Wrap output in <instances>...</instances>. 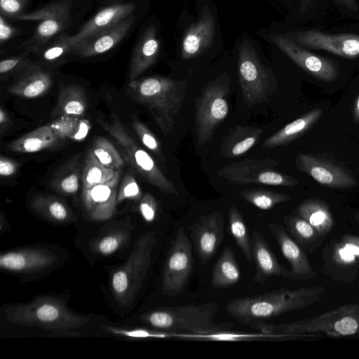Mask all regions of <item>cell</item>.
<instances>
[{
	"label": "cell",
	"mask_w": 359,
	"mask_h": 359,
	"mask_svg": "<svg viewBox=\"0 0 359 359\" xmlns=\"http://www.w3.org/2000/svg\"><path fill=\"white\" fill-rule=\"evenodd\" d=\"M325 292L322 286L278 290L236 298L226 306L229 315L242 324L266 320L318 302Z\"/></svg>",
	"instance_id": "6da1fadb"
},
{
	"label": "cell",
	"mask_w": 359,
	"mask_h": 359,
	"mask_svg": "<svg viewBox=\"0 0 359 359\" xmlns=\"http://www.w3.org/2000/svg\"><path fill=\"white\" fill-rule=\"evenodd\" d=\"M4 313L13 324L36 327L59 335H78L74 330L90 321L88 316L70 310L62 297L53 294L39 295L27 302L11 304Z\"/></svg>",
	"instance_id": "7a4b0ae2"
},
{
	"label": "cell",
	"mask_w": 359,
	"mask_h": 359,
	"mask_svg": "<svg viewBox=\"0 0 359 359\" xmlns=\"http://www.w3.org/2000/svg\"><path fill=\"white\" fill-rule=\"evenodd\" d=\"M187 85L169 77L152 76L129 81L127 94L151 113L162 134L172 131L185 98Z\"/></svg>",
	"instance_id": "3957f363"
},
{
	"label": "cell",
	"mask_w": 359,
	"mask_h": 359,
	"mask_svg": "<svg viewBox=\"0 0 359 359\" xmlns=\"http://www.w3.org/2000/svg\"><path fill=\"white\" fill-rule=\"evenodd\" d=\"M282 34L302 47L359 65L358 22L336 25H292Z\"/></svg>",
	"instance_id": "277c9868"
},
{
	"label": "cell",
	"mask_w": 359,
	"mask_h": 359,
	"mask_svg": "<svg viewBox=\"0 0 359 359\" xmlns=\"http://www.w3.org/2000/svg\"><path fill=\"white\" fill-rule=\"evenodd\" d=\"M262 333L276 337L320 334L341 337L359 334V302L346 304L315 317L290 323L272 324L256 321L249 324Z\"/></svg>",
	"instance_id": "5b68a950"
},
{
	"label": "cell",
	"mask_w": 359,
	"mask_h": 359,
	"mask_svg": "<svg viewBox=\"0 0 359 359\" xmlns=\"http://www.w3.org/2000/svg\"><path fill=\"white\" fill-rule=\"evenodd\" d=\"M218 310L215 302L200 305L164 306L143 313L140 320L154 328L166 332L183 331L194 335H203L229 330L230 323H215Z\"/></svg>",
	"instance_id": "8992f818"
},
{
	"label": "cell",
	"mask_w": 359,
	"mask_h": 359,
	"mask_svg": "<svg viewBox=\"0 0 359 359\" xmlns=\"http://www.w3.org/2000/svg\"><path fill=\"white\" fill-rule=\"evenodd\" d=\"M156 243V231L144 233L135 242L126 262L111 272L110 288L120 307L130 306L135 301L147 276Z\"/></svg>",
	"instance_id": "52a82bcc"
},
{
	"label": "cell",
	"mask_w": 359,
	"mask_h": 359,
	"mask_svg": "<svg viewBox=\"0 0 359 359\" xmlns=\"http://www.w3.org/2000/svg\"><path fill=\"white\" fill-rule=\"evenodd\" d=\"M97 123L118 143L123 156L134 171L161 191L178 194L172 182L161 172L151 156L128 133L116 114H114L109 122L97 118Z\"/></svg>",
	"instance_id": "ba28073f"
},
{
	"label": "cell",
	"mask_w": 359,
	"mask_h": 359,
	"mask_svg": "<svg viewBox=\"0 0 359 359\" xmlns=\"http://www.w3.org/2000/svg\"><path fill=\"white\" fill-rule=\"evenodd\" d=\"M272 43L306 74L323 82L335 81L348 62L306 48L282 33L269 36Z\"/></svg>",
	"instance_id": "9c48e42d"
},
{
	"label": "cell",
	"mask_w": 359,
	"mask_h": 359,
	"mask_svg": "<svg viewBox=\"0 0 359 359\" xmlns=\"http://www.w3.org/2000/svg\"><path fill=\"white\" fill-rule=\"evenodd\" d=\"M238 74L242 96L248 107L266 102L274 89L273 76L260 61L251 43L245 39L239 47Z\"/></svg>",
	"instance_id": "30bf717a"
},
{
	"label": "cell",
	"mask_w": 359,
	"mask_h": 359,
	"mask_svg": "<svg viewBox=\"0 0 359 359\" xmlns=\"http://www.w3.org/2000/svg\"><path fill=\"white\" fill-rule=\"evenodd\" d=\"M229 88V82L219 80L210 82L203 88L196 104V139L198 146L211 142L216 128L227 116Z\"/></svg>",
	"instance_id": "8fae6325"
},
{
	"label": "cell",
	"mask_w": 359,
	"mask_h": 359,
	"mask_svg": "<svg viewBox=\"0 0 359 359\" xmlns=\"http://www.w3.org/2000/svg\"><path fill=\"white\" fill-rule=\"evenodd\" d=\"M194 263L193 245L182 226L177 231L164 262L163 294L170 297L182 294L189 280Z\"/></svg>",
	"instance_id": "7c38bea8"
},
{
	"label": "cell",
	"mask_w": 359,
	"mask_h": 359,
	"mask_svg": "<svg viewBox=\"0 0 359 359\" xmlns=\"http://www.w3.org/2000/svg\"><path fill=\"white\" fill-rule=\"evenodd\" d=\"M273 159H244L228 164L218 170V175L236 184H265L292 187L299 181L274 170Z\"/></svg>",
	"instance_id": "4fadbf2b"
},
{
	"label": "cell",
	"mask_w": 359,
	"mask_h": 359,
	"mask_svg": "<svg viewBox=\"0 0 359 359\" xmlns=\"http://www.w3.org/2000/svg\"><path fill=\"white\" fill-rule=\"evenodd\" d=\"M72 0H59L16 17L14 20L39 21L33 36L25 44L27 50H38L53 36L67 28L72 22Z\"/></svg>",
	"instance_id": "5bb4252c"
},
{
	"label": "cell",
	"mask_w": 359,
	"mask_h": 359,
	"mask_svg": "<svg viewBox=\"0 0 359 359\" xmlns=\"http://www.w3.org/2000/svg\"><path fill=\"white\" fill-rule=\"evenodd\" d=\"M193 248L203 265L208 264L222 243L224 234L223 213L215 210L199 217L188 226Z\"/></svg>",
	"instance_id": "9a60e30c"
},
{
	"label": "cell",
	"mask_w": 359,
	"mask_h": 359,
	"mask_svg": "<svg viewBox=\"0 0 359 359\" xmlns=\"http://www.w3.org/2000/svg\"><path fill=\"white\" fill-rule=\"evenodd\" d=\"M57 259L56 254L46 248L26 247L2 252L0 268L15 273H34L50 268Z\"/></svg>",
	"instance_id": "2e32d148"
},
{
	"label": "cell",
	"mask_w": 359,
	"mask_h": 359,
	"mask_svg": "<svg viewBox=\"0 0 359 359\" xmlns=\"http://www.w3.org/2000/svg\"><path fill=\"white\" fill-rule=\"evenodd\" d=\"M297 168L319 184L334 189H346L357 185L354 176L345 168L309 154L299 153Z\"/></svg>",
	"instance_id": "e0dca14e"
},
{
	"label": "cell",
	"mask_w": 359,
	"mask_h": 359,
	"mask_svg": "<svg viewBox=\"0 0 359 359\" xmlns=\"http://www.w3.org/2000/svg\"><path fill=\"white\" fill-rule=\"evenodd\" d=\"M121 170L110 180L88 189H83L82 205L90 219L100 221L111 218L117 205L116 198Z\"/></svg>",
	"instance_id": "ac0fdd59"
},
{
	"label": "cell",
	"mask_w": 359,
	"mask_h": 359,
	"mask_svg": "<svg viewBox=\"0 0 359 359\" xmlns=\"http://www.w3.org/2000/svg\"><path fill=\"white\" fill-rule=\"evenodd\" d=\"M268 228L276 238L282 255L289 262L290 271L294 280L304 281L316 277V273L303 249L288 235L285 229L279 224L270 222Z\"/></svg>",
	"instance_id": "d6986e66"
},
{
	"label": "cell",
	"mask_w": 359,
	"mask_h": 359,
	"mask_svg": "<svg viewBox=\"0 0 359 359\" xmlns=\"http://www.w3.org/2000/svg\"><path fill=\"white\" fill-rule=\"evenodd\" d=\"M253 262L255 273L253 282L264 284L271 277H283L294 280L290 271L282 266L270 248L267 241L258 231H253L251 236Z\"/></svg>",
	"instance_id": "ffe728a7"
},
{
	"label": "cell",
	"mask_w": 359,
	"mask_h": 359,
	"mask_svg": "<svg viewBox=\"0 0 359 359\" xmlns=\"http://www.w3.org/2000/svg\"><path fill=\"white\" fill-rule=\"evenodd\" d=\"M135 8L134 3L114 4L97 13L74 35L70 36L74 48L81 42L114 26L132 15Z\"/></svg>",
	"instance_id": "44dd1931"
},
{
	"label": "cell",
	"mask_w": 359,
	"mask_h": 359,
	"mask_svg": "<svg viewBox=\"0 0 359 359\" xmlns=\"http://www.w3.org/2000/svg\"><path fill=\"white\" fill-rule=\"evenodd\" d=\"M215 33V22L211 11L204 7L200 19L186 32L181 46L184 60L196 57L212 44Z\"/></svg>",
	"instance_id": "7402d4cb"
},
{
	"label": "cell",
	"mask_w": 359,
	"mask_h": 359,
	"mask_svg": "<svg viewBox=\"0 0 359 359\" xmlns=\"http://www.w3.org/2000/svg\"><path fill=\"white\" fill-rule=\"evenodd\" d=\"M135 19V17L130 15L114 26L75 46L73 53L81 57H88L110 50L127 34Z\"/></svg>",
	"instance_id": "603a6c76"
},
{
	"label": "cell",
	"mask_w": 359,
	"mask_h": 359,
	"mask_svg": "<svg viewBox=\"0 0 359 359\" xmlns=\"http://www.w3.org/2000/svg\"><path fill=\"white\" fill-rule=\"evenodd\" d=\"M135 226L130 219L111 222L105 226L88 243L89 250L97 255H111L127 246L132 239Z\"/></svg>",
	"instance_id": "cb8c5ba5"
},
{
	"label": "cell",
	"mask_w": 359,
	"mask_h": 359,
	"mask_svg": "<svg viewBox=\"0 0 359 359\" xmlns=\"http://www.w3.org/2000/svg\"><path fill=\"white\" fill-rule=\"evenodd\" d=\"M53 74L41 67L29 65L8 86L7 91L23 99H34L48 92L53 85Z\"/></svg>",
	"instance_id": "d4e9b609"
},
{
	"label": "cell",
	"mask_w": 359,
	"mask_h": 359,
	"mask_svg": "<svg viewBox=\"0 0 359 359\" xmlns=\"http://www.w3.org/2000/svg\"><path fill=\"white\" fill-rule=\"evenodd\" d=\"M160 50V43L155 26L149 27L140 38L131 57L129 81H133L144 73L156 62Z\"/></svg>",
	"instance_id": "484cf974"
},
{
	"label": "cell",
	"mask_w": 359,
	"mask_h": 359,
	"mask_svg": "<svg viewBox=\"0 0 359 359\" xmlns=\"http://www.w3.org/2000/svg\"><path fill=\"white\" fill-rule=\"evenodd\" d=\"M333 11L331 0H295L289 20L297 26L325 25Z\"/></svg>",
	"instance_id": "4316f807"
},
{
	"label": "cell",
	"mask_w": 359,
	"mask_h": 359,
	"mask_svg": "<svg viewBox=\"0 0 359 359\" xmlns=\"http://www.w3.org/2000/svg\"><path fill=\"white\" fill-rule=\"evenodd\" d=\"M30 208L41 217L55 224H69L77 219L68 204L53 194L34 195L31 199Z\"/></svg>",
	"instance_id": "83f0119b"
},
{
	"label": "cell",
	"mask_w": 359,
	"mask_h": 359,
	"mask_svg": "<svg viewBox=\"0 0 359 359\" xmlns=\"http://www.w3.org/2000/svg\"><path fill=\"white\" fill-rule=\"evenodd\" d=\"M63 141L49 125H46L11 142L6 149L12 152L34 153L55 147Z\"/></svg>",
	"instance_id": "f1b7e54d"
},
{
	"label": "cell",
	"mask_w": 359,
	"mask_h": 359,
	"mask_svg": "<svg viewBox=\"0 0 359 359\" xmlns=\"http://www.w3.org/2000/svg\"><path fill=\"white\" fill-rule=\"evenodd\" d=\"M82 168L80 156L71 157L55 171L49 182L50 189L62 196L76 194L81 182Z\"/></svg>",
	"instance_id": "f546056e"
},
{
	"label": "cell",
	"mask_w": 359,
	"mask_h": 359,
	"mask_svg": "<svg viewBox=\"0 0 359 359\" xmlns=\"http://www.w3.org/2000/svg\"><path fill=\"white\" fill-rule=\"evenodd\" d=\"M88 109V97L85 88L76 83L60 85L57 102L52 116H83Z\"/></svg>",
	"instance_id": "4dcf8cb0"
},
{
	"label": "cell",
	"mask_w": 359,
	"mask_h": 359,
	"mask_svg": "<svg viewBox=\"0 0 359 359\" xmlns=\"http://www.w3.org/2000/svg\"><path fill=\"white\" fill-rule=\"evenodd\" d=\"M322 114V109H312L269 136L264 141L262 147L273 149L293 141L308 130L321 117Z\"/></svg>",
	"instance_id": "1f68e13d"
},
{
	"label": "cell",
	"mask_w": 359,
	"mask_h": 359,
	"mask_svg": "<svg viewBox=\"0 0 359 359\" xmlns=\"http://www.w3.org/2000/svg\"><path fill=\"white\" fill-rule=\"evenodd\" d=\"M262 133L263 130L259 128L237 126L223 141L221 155L235 158L245 154L257 143Z\"/></svg>",
	"instance_id": "d6a6232c"
},
{
	"label": "cell",
	"mask_w": 359,
	"mask_h": 359,
	"mask_svg": "<svg viewBox=\"0 0 359 359\" xmlns=\"http://www.w3.org/2000/svg\"><path fill=\"white\" fill-rule=\"evenodd\" d=\"M297 212L316 229L320 236H326L333 228L332 212L322 199L311 198L303 201L297 207Z\"/></svg>",
	"instance_id": "836d02e7"
},
{
	"label": "cell",
	"mask_w": 359,
	"mask_h": 359,
	"mask_svg": "<svg viewBox=\"0 0 359 359\" xmlns=\"http://www.w3.org/2000/svg\"><path fill=\"white\" fill-rule=\"evenodd\" d=\"M240 278L241 271L234 252L226 246L212 268L211 286L215 289L230 287L238 283Z\"/></svg>",
	"instance_id": "e575fe53"
},
{
	"label": "cell",
	"mask_w": 359,
	"mask_h": 359,
	"mask_svg": "<svg viewBox=\"0 0 359 359\" xmlns=\"http://www.w3.org/2000/svg\"><path fill=\"white\" fill-rule=\"evenodd\" d=\"M49 126L60 138L76 142L84 140L91 128L89 120L74 116H58Z\"/></svg>",
	"instance_id": "d590c367"
},
{
	"label": "cell",
	"mask_w": 359,
	"mask_h": 359,
	"mask_svg": "<svg viewBox=\"0 0 359 359\" xmlns=\"http://www.w3.org/2000/svg\"><path fill=\"white\" fill-rule=\"evenodd\" d=\"M117 171L102 165L89 149L83 163L82 188L88 189L104 183L112 179Z\"/></svg>",
	"instance_id": "8d00e7d4"
},
{
	"label": "cell",
	"mask_w": 359,
	"mask_h": 359,
	"mask_svg": "<svg viewBox=\"0 0 359 359\" xmlns=\"http://www.w3.org/2000/svg\"><path fill=\"white\" fill-rule=\"evenodd\" d=\"M229 231L246 260L253 262L251 237L240 211L231 206L229 211Z\"/></svg>",
	"instance_id": "74e56055"
},
{
	"label": "cell",
	"mask_w": 359,
	"mask_h": 359,
	"mask_svg": "<svg viewBox=\"0 0 359 359\" xmlns=\"http://www.w3.org/2000/svg\"><path fill=\"white\" fill-rule=\"evenodd\" d=\"M332 258L340 266H353L359 264V236L344 234L334 245Z\"/></svg>",
	"instance_id": "f35d334b"
},
{
	"label": "cell",
	"mask_w": 359,
	"mask_h": 359,
	"mask_svg": "<svg viewBox=\"0 0 359 359\" xmlns=\"http://www.w3.org/2000/svg\"><path fill=\"white\" fill-rule=\"evenodd\" d=\"M90 149L102 165L116 170H121L124 167L122 156L104 137L98 136L94 138Z\"/></svg>",
	"instance_id": "ab89813d"
},
{
	"label": "cell",
	"mask_w": 359,
	"mask_h": 359,
	"mask_svg": "<svg viewBox=\"0 0 359 359\" xmlns=\"http://www.w3.org/2000/svg\"><path fill=\"white\" fill-rule=\"evenodd\" d=\"M240 195L248 203L263 210H270L279 203L292 199L291 196L283 193L262 189H245Z\"/></svg>",
	"instance_id": "60d3db41"
},
{
	"label": "cell",
	"mask_w": 359,
	"mask_h": 359,
	"mask_svg": "<svg viewBox=\"0 0 359 359\" xmlns=\"http://www.w3.org/2000/svg\"><path fill=\"white\" fill-rule=\"evenodd\" d=\"M287 231L297 242L309 248V246L320 238L316 229L304 219L294 215L286 216L283 219Z\"/></svg>",
	"instance_id": "b9f144b4"
},
{
	"label": "cell",
	"mask_w": 359,
	"mask_h": 359,
	"mask_svg": "<svg viewBox=\"0 0 359 359\" xmlns=\"http://www.w3.org/2000/svg\"><path fill=\"white\" fill-rule=\"evenodd\" d=\"M132 126L142 144L158 156L161 161H164L165 158L162 153L159 140L135 114L132 115Z\"/></svg>",
	"instance_id": "7bdbcfd3"
},
{
	"label": "cell",
	"mask_w": 359,
	"mask_h": 359,
	"mask_svg": "<svg viewBox=\"0 0 359 359\" xmlns=\"http://www.w3.org/2000/svg\"><path fill=\"white\" fill-rule=\"evenodd\" d=\"M102 329L108 334L130 339L166 338L173 336L172 333L169 334L163 330L155 331L142 328L125 329L111 325H104Z\"/></svg>",
	"instance_id": "ee69618b"
},
{
	"label": "cell",
	"mask_w": 359,
	"mask_h": 359,
	"mask_svg": "<svg viewBox=\"0 0 359 359\" xmlns=\"http://www.w3.org/2000/svg\"><path fill=\"white\" fill-rule=\"evenodd\" d=\"M70 35L60 34L53 43L42 53L43 58L49 62L57 60L69 53H73V47L70 43Z\"/></svg>",
	"instance_id": "f6af8a7d"
},
{
	"label": "cell",
	"mask_w": 359,
	"mask_h": 359,
	"mask_svg": "<svg viewBox=\"0 0 359 359\" xmlns=\"http://www.w3.org/2000/svg\"><path fill=\"white\" fill-rule=\"evenodd\" d=\"M142 195L140 187L134 175L127 173L124 175L118 185L116 198L117 205L126 200L138 202Z\"/></svg>",
	"instance_id": "bcb514c9"
},
{
	"label": "cell",
	"mask_w": 359,
	"mask_h": 359,
	"mask_svg": "<svg viewBox=\"0 0 359 359\" xmlns=\"http://www.w3.org/2000/svg\"><path fill=\"white\" fill-rule=\"evenodd\" d=\"M273 337L270 335H267L262 333V334H237L234 332H230L228 330L220 331L217 332L210 333L203 335H194L189 334L187 338L197 339H205V340H214V341H243V340H251L256 339L257 338L262 337Z\"/></svg>",
	"instance_id": "7dc6e473"
},
{
	"label": "cell",
	"mask_w": 359,
	"mask_h": 359,
	"mask_svg": "<svg viewBox=\"0 0 359 359\" xmlns=\"http://www.w3.org/2000/svg\"><path fill=\"white\" fill-rule=\"evenodd\" d=\"M331 3L339 17L359 22V0H331Z\"/></svg>",
	"instance_id": "c3c4849f"
},
{
	"label": "cell",
	"mask_w": 359,
	"mask_h": 359,
	"mask_svg": "<svg viewBox=\"0 0 359 359\" xmlns=\"http://www.w3.org/2000/svg\"><path fill=\"white\" fill-rule=\"evenodd\" d=\"M137 211L146 222H154L158 212V203L156 198L151 193L144 194L138 201Z\"/></svg>",
	"instance_id": "681fc988"
},
{
	"label": "cell",
	"mask_w": 359,
	"mask_h": 359,
	"mask_svg": "<svg viewBox=\"0 0 359 359\" xmlns=\"http://www.w3.org/2000/svg\"><path fill=\"white\" fill-rule=\"evenodd\" d=\"M29 0H0L1 15L15 19L25 13Z\"/></svg>",
	"instance_id": "f907efd6"
},
{
	"label": "cell",
	"mask_w": 359,
	"mask_h": 359,
	"mask_svg": "<svg viewBox=\"0 0 359 359\" xmlns=\"http://www.w3.org/2000/svg\"><path fill=\"white\" fill-rule=\"evenodd\" d=\"M29 64L23 55L2 60L0 62V74L2 80L6 79L13 73L24 69Z\"/></svg>",
	"instance_id": "816d5d0a"
},
{
	"label": "cell",
	"mask_w": 359,
	"mask_h": 359,
	"mask_svg": "<svg viewBox=\"0 0 359 359\" xmlns=\"http://www.w3.org/2000/svg\"><path fill=\"white\" fill-rule=\"evenodd\" d=\"M18 28L11 25L4 18L0 15V44L3 46L7 41L19 34Z\"/></svg>",
	"instance_id": "f5cc1de1"
},
{
	"label": "cell",
	"mask_w": 359,
	"mask_h": 359,
	"mask_svg": "<svg viewBox=\"0 0 359 359\" xmlns=\"http://www.w3.org/2000/svg\"><path fill=\"white\" fill-rule=\"evenodd\" d=\"M19 168V163L6 156L0 157V175L1 177H11L14 175Z\"/></svg>",
	"instance_id": "db71d44e"
},
{
	"label": "cell",
	"mask_w": 359,
	"mask_h": 359,
	"mask_svg": "<svg viewBox=\"0 0 359 359\" xmlns=\"http://www.w3.org/2000/svg\"><path fill=\"white\" fill-rule=\"evenodd\" d=\"M11 127V120L7 111L3 107L0 108V133L3 135Z\"/></svg>",
	"instance_id": "11a10c76"
},
{
	"label": "cell",
	"mask_w": 359,
	"mask_h": 359,
	"mask_svg": "<svg viewBox=\"0 0 359 359\" xmlns=\"http://www.w3.org/2000/svg\"><path fill=\"white\" fill-rule=\"evenodd\" d=\"M11 224L8 222L6 215L1 211L0 214V232L1 233H6L11 230Z\"/></svg>",
	"instance_id": "9f6ffc18"
},
{
	"label": "cell",
	"mask_w": 359,
	"mask_h": 359,
	"mask_svg": "<svg viewBox=\"0 0 359 359\" xmlns=\"http://www.w3.org/2000/svg\"><path fill=\"white\" fill-rule=\"evenodd\" d=\"M353 118L355 123H359V96L355 102L353 111Z\"/></svg>",
	"instance_id": "6f0895ef"
},
{
	"label": "cell",
	"mask_w": 359,
	"mask_h": 359,
	"mask_svg": "<svg viewBox=\"0 0 359 359\" xmlns=\"http://www.w3.org/2000/svg\"><path fill=\"white\" fill-rule=\"evenodd\" d=\"M355 220L359 225V212H357L354 215Z\"/></svg>",
	"instance_id": "680465c9"
},
{
	"label": "cell",
	"mask_w": 359,
	"mask_h": 359,
	"mask_svg": "<svg viewBox=\"0 0 359 359\" xmlns=\"http://www.w3.org/2000/svg\"><path fill=\"white\" fill-rule=\"evenodd\" d=\"M294 1L295 0H285V1L289 4V5H291V6H293L294 3Z\"/></svg>",
	"instance_id": "91938a15"
}]
</instances>
